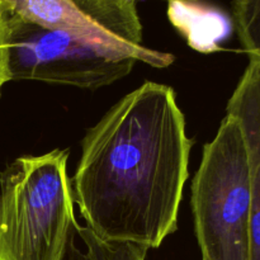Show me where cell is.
Instances as JSON below:
<instances>
[{"mask_svg":"<svg viewBox=\"0 0 260 260\" xmlns=\"http://www.w3.org/2000/svg\"><path fill=\"white\" fill-rule=\"evenodd\" d=\"M192 140L173 88L145 81L88 129L71 179L81 217L104 240L156 249L178 229Z\"/></svg>","mask_w":260,"mask_h":260,"instance_id":"cell-1","label":"cell"},{"mask_svg":"<svg viewBox=\"0 0 260 260\" xmlns=\"http://www.w3.org/2000/svg\"><path fill=\"white\" fill-rule=\"evenodd\" d=\"M69 156L25 155L0 173V260H62L78 223Z\"/></svg>","mask_w":260,"mask_h":260,"instance_id":"cell-2","label":"cell"},{"mask_svg":"<svg viewBox=\"0 0 260 260\" xmlns=\"http://www.w3.org/2000/svg\"><path fill=\"white\" fill-rule=\"evenodd\" d=\"M250 167L243 128L226 113L203 147L192 182L194 231L202 260H250Z\"/></svg>","mask_w":260,"mask_h":260,"instance_id":"cell-3","label":"cell"},{"mask_svg":"<svg viewBox=\"0 0 260 260\" xmlns=\"http://www.w3.org/2000/svg\"><path fill=\"white\" fill-rule=\"evenodd\" d=\"M22 19L58 30L102 52L126 56L154 68L174 62L172 53L142 43L136 0H5Z\"/></svg>","mask_w":260,"mask_h":260,"instance_id":"cell-4","label":"cell"},{"mask_svg":"<svg viewBox=\"0 0 260 260\" xmlns=\"http://www.w3.org/2000/svg\"><path fill=\"white\" fill-rule=\"evenodd\" d=\"M12 10V9H10ZM136 60L111 55L10 13V79L95 89L128 75Z\"/></svg>","mask_w":260,"mask_h":260,"instance_id":"cell-5","label":"cell"},{"mask_svg":"<svg viewBox=\"0 0 260 260\" xmlns=\"http://www.w3.org/2000/svg\"><path fill=\"white\" fill-rule=\"evenodd\" d=\"M226 113L239 119L250 167V260H260V66L249 61Z\"/></svg>","mask_w":260,"mask_h":260,"instance_id":"cell-6","label":"cell"},{"mask_svg":"<svg viewBox=\"0 0 260 260\" xmlns=\"http://www.w3.org/2000/svg\"><path fill=\"white\" fill-rule=\"evenodd\" d=\"M147 253L145 246L104 240L88 226L76 223L62 260H146Z\"/></svg>","mask_w":260,"mask_h":260,"instance_id":"cell-7","label":"cell"},{"mask_svg":"<svg viewBox=\"0 0 260 260\" xmlns=\"http://www.w3.org/2000/svg\"><path fill=\"white\" fill-rule=\"evenodd\" d=\"M231 15L249 60L260 66V0H233Z\"/></svg>","mask_w":260,"mask_h":260,"instance_id":"cell-8","label":"cell"},{"mask_svg":"<svg viewBox=\"0 0 260 260\" xmlns=\"http://www.w3.org/2000/svg\"><path fill=\"white\" fill-rule=\"evenodd\" d=\"M10 10L5 0H0V95L2 89L10 79Z\"/></svg>","mask_w":260,"mask_h":260,"instance_id":"cell-9","label":"cell"},{"mask_svg":"<svg viewBox=\"0 0 260 260\" xmlns=\"http://www.w3.org/2000/svg\"><path fill=\"white\" fill-rule=\"evenodd\" d=\"M165 2H169L170 4H175V3H184L187 0H165Z\"/></svg>","mask_w":260,"mask_h":260,"instance_id":"cell-10","label":"cell"}]
</instances>
